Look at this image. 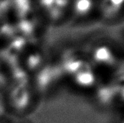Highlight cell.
<instances>
[{
  "mask_svg": "<svg viewBox=\"0 0 124 123\" xmlns=\"http://www.w3.org/2000/svg\"><path fill=\"white\" fill-rule=\"evenodd\" d=\"M40 12L51 22L63 19L70 9L71 0H35Z\"/></svg>",
  "mask_w": 124,
  "mask_h": 123,
  "instance_id": "obj_1",
  "label": "cell"
},
{
  "mask_svg": "<svg viewBox=\"0 0 124 123\" xmlns=\"http://www.w3.org/2000/svg\"><path fill=\"white\" fill-rule=\"evenodd\" d=\"M93 63L102 67L113 66L117 61L115 51L108 44L101 43L96 46L91 53Z\"/></svg>",
  "mask_w": 124,
  "mask_h": 123,
  "instance_id": "obj_2",
  "label": "cell"
},
{
  "mask_svg": "<svg viewBox=\"0 0 124 123\" xmlns=\"http://www.w3.org/2000/svg\"><path fill=\"white\" fill-rule=\"evenodd\" d=\"M98 9L105 20H114L124 10V0H100Z\"/></svg>",
  "mask_w": 124,
  "mask_h": 123,
  "instance_id": "obj_3",
  "label": "cell"
},
{
  "mask_svg": "<svg viewBox=\"0 0 124 123\" xmlns=\"http://www.w3.org/2000/svg\"><path fill=\"white\" fill-rule=\"evenodd\" d=\"M95 7L94 0H71L70 10L78 18L89 15Z\"/></svg>",
  "mask_w": 124,
  "mask_h": 123,
  "instance_id": "obj_4",
  "label": "cell"
},
{
  "mask_svg": "<svg viewBox=\"0 0 124 123\" xmlns=\"http://www.w3.org/2000/svg\"><path fill=\"white\" fill-rule=\"evenodd\" d=\"M8 2L10 10L20 18L29 15L34 4L33 0H8Z\"/></svg>",
  "mask_w": 124,
  "mask_h": 123,
  "instance_id": "obj_5",
  "label": "cell"
}]
</instances>
